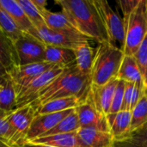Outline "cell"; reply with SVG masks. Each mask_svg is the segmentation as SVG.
<instances>
[{
  "mask_svg": "<svg viewBox=\"0 0 147 147\" xmlns=\"http://www.w3.org/2000/svg\"><path fill=\"white\" fill-rule=\"evenodd\" d=\"M140 0H120L117 1V3L119 4L122 14L123 18L127 17L130 13L136 8V6L139 4Z\"/></svg>",
  "mask_w": 147,
  "mask_h": 147,
  "instance_id": "cell-34",
  "label": "cell"
},
{
  "mask_svg": "<svg viewBox=\"0 0 147 147\" xmlns=\"http://www.w3.org/2000/svg\"><path fill=\"white\" fill-rule=\"evenodd\" d=\"M5 74H3L1 71H0V84H1V82H2V80H3V76H4Z\"/></svg>",
  "mask_w": 147,
  "mask_h": 147,
  "instance_id": "cell-38",
  "label": "cell"
},
{
  "mask_svg": "<svg viewBox=\"0 0 147 147\" xmlns=\"http://www.w3.org/2000/svg\"><path fill=\"white\" fill-rule=\"evenodd\" d=\"M65 67L55 65L50 70L45 71L44 73L35 78L29 84H28L17 94L16 109L34 102L36 99L37 96L39 95V93L42 90H44L50 83H52L57 77H59L62 73Z\"/></svg>",
  "mask_w": 147,
  "mask_h": 147,
  "instance_id": "cell-8",
  "label": "cell"
},
{
  "mask_svg": "<svg viewBox=\"0 0 147 147\" xmlns=\"http://www.w3.org/2000/svg\"><path fill=\"white\" fill-rule=\"evenodd\" d=\"M72 50L75 55V64L78 70L84 74L90 75L96 51L90 46L89 40L78 44Z\"/></svg>",
  "mask_w": 147,
  "mask_h": 147,
  "instance_id": "cell-17",
  "label": "cell"
},
{
  "mask_svg": "<svg viewBox=\"0 0 147 147\" xmlns=\"http://www.w3.org/2000/svg\"><path fill=\"white\" fill-rule=\"evenodd\" d=\"M55 3L81 34L98 44L109 41L94 0H57Z\"/></svg>",
  "mask_w": 147,
  "mask_h": 147,
  "instance_id": "cell-1",
  "label": "cell"
},
{
  "mask_svg": "<svg viewBox=\"0 0 147 147\" xmlns=\"http://www.w3.org/2000/svg\"><path fill=\"white\" fill-rule=\"evenodd\" d=\"M74 109H68V110L59 112V113H52V114L36 115L28 133V135L26 138L27 142H31L32 140L43 136L46 133L49 132L53 127H55L65 117H66Z\"/></svg>",
  "mask_w": 147,
  "mask_h": 147,
  "instance_id": "cell-12",
  "label": "cell"
},
{
  "mask_svg": "<svg viewBox=\"0 0 147 147\" xmlns=\"http://www.w3.org/2000/svg\"><path fill=\"white\" fill-rule=\"evenodd\" d=\"M147 88V34L134 55Z\"/></svg>",
  "mask_w": 147,
  "mask_h": 147,
  "instance_id": "cell-32",
  "label": "cell"
},
{
  "mask_svg": "<svg viewBox=\"0 0 147 147\" xmlns=\"http://www.w3.org/2000/svg\"><path fill=\"white\" fill-rule=\"evenodd\" d=\"M0 147H12V146H9V145H7L6 143H3V142L0 141Z\"/></svg>",
  "mask_w": 147,
  "mask_h": 147,
  "instance_id": "cell-37",
  "label": "cell"
},
{
  "mask_svg": "<svg viewBox=\"0 0 147 147\" xmlns=\"http://www.w3.org/2000/svg\"><path fill=\"white\" fill-rule=\"evenodd\" d=\"M17 92L10 75L7 72L0 84V109L9 113L16 109Z\"/></svg>",
  "mask_w": 147,
  "mask_h": 147,
  "instance_id": "cell-18",
  "label": "cell"
},
{
  "mask_svg": "<svg viewBox=\"0 0 147 147\" xmlns=\"http://www.w3.org/2000/svg\"><path fill=\"white\" fill-rule=\"evenodd\" d=\"M31 143L54 147H79L78 132L40 137L32 140Z\"/></svg>",
  "mask_w": 147,
  "mask_h": 147,
  "instance_id": "cell-22",
  "label": "cell"
},
{
  "mask_svg": "<svg viewBox=\"0 0 147 147\" xmlns=\"http://www.w3.org/2000/svg\"><path fill=\"white\" fill-rule=\"evenodd\" d=\"M124 56L123 50L117 45L109 41L99 44L90 71L92 85H104L117 78Z\"/></svg>",
  "mask_w": 147,
  "mask_h": 147,
  "instance_id": "cell-3",
  "label": "cell"
},
{
  "mask_svg": "<svg viewBox=\"0 0 147 147\" xmlns=\"http://www.w3.org/2000/svg\"><path fill=\"white\" fill-rule=\"evenodd\" d=\"M91 84L90 75L82 73L74 63L65 67L62 73L42 90L32 102L38 109L40 105L59 98L75 96L84 102Z\"/></svg>",
  "mask_w": 147,
  "mask_h": 147,
  "instance_id": "cell-2",
  "label": "cell"
},
{
  "mask_svg": "<svg viewBox=\"0 0 147 147\" xmlns=\"http://www.w3.org/2000/svg\"><path fill=\"white\" fill-rule=\"evenodd\" d=\"M80 129L79 121L75 109L70 113L66 117H65L55 127H53L49 132L46 133L43 136H49V135H55V134H70L78 132Z\"/></svg>",
  "mask_w": 147,
  "mask_h": 147,
  "instance_id": "cell-27",
  "label": "cell"
},
{
  "mask_svg": "<svg viewBox=\"0 0 147 147\" xmlns=\"http://www.w3.org/2000/svg\"><path fill=\"white\" fill-rule=\"evenodd\" d=\"M146 89H147V88H146Z\"/></svg>",
  "mask_w": 147,
  "mask_h": 147,
  "instance_id": "cell-39",
  "label": "cell"
},
{
  "mask_svg": "<svg viewBox=\"0 0 147 147\" xmlns=\"http://www.w3.org/2000/svg\"><path fill=\"white\" fill-rule=\"evenodd\" d=\"M37 108L33 102L15 109L7 115V121L11 129V140L9 146L22 147L27 143V135L31 124L36 116Z\"/></svg>",
  "mask_w": 147,
  "mask_h": 147,
  "instance_id": "cell-5",
  "label": "cell"
},
{
  "mask_svg": "<svg viewBox=\"0 0 147 147\" xmlns=\"http://www.w3.org/2000/svg\"><path fill=\"white\" fill-rule=\"evenodd\" d=\"M16 65H25L29 64L45 62L46 45L32 34H22L12 42Z\"/></svg>",
  "mask_w": 147,
  "mask_h": 147,
  "instance_id": "cell-6",
  "label": "cell"
},
{
  "mask_svg": "<svg viewBox=\"0 0 147 147\" xmlns=\"http://www.w3.org/2000/svg\"><path fill=\"white\" fill-rule=\"evenodd\" d=\"M7 115L8 113L0 109V141L9 145L11 140L12 133L9 122L6 119Z\"/></svg>",
  "mask_w": 147,
  "mask_h": 147,
  "instance_id": "cell-33",
  "label": "cell"
},
{
  "mask_svg": "<svg viewBox=\"0 0 147 147\" xmlns=\"http://www.w3.org/2000/svg\"><path fill=\"white\" fill-rule=\"evenodd\" d=\"M17 2L22 8L30 22L36 29L46 25L40 12L34 5L31 0H17Z\"/></svg>",
  "mask_w": 147,
  "mask_h": 147,
  "instance_id": "cell-31",
  "label": "cell"
},
{
  "mask_svg": "<svg viewBox=\"0 0 147 147\" xmlns=\"http://www.w3.org/2000/svg\"><path fill=\"white\" fill-rule=\"evenodd\" d=\"M112 147H147V123L131 132L120 141H115Z\"/></svg>",
  "mask_w": 147,
  "mask_h": 147,
  "instance_id": "cell-26",
  "label": "cell"
},
{
  "mask_svg": "<svg viewBox=\"0 0 147 147\" xmlns=\"http://www.w3.org/2000/svg\"><path fill=\"white\" fill-rule=\"evenodd\" d=\"M46 26L53 30L77 31L69 21L68 17L61 12H53L46 9L40 12Z\"/></svg>",
  "mask_w": 147,
  "mask_h": 147,
  "instance_id": "cell-23",
  "label": "cell"
},
{
  "mask_svg": "<svg viewBox=\"0 0 147 147\" xmlns=\"http://www.w3.org/2000/svg\"><path fill=\"white\" fill-rule=\"evenodd\" d=\"M146 89V87L145 86L136 85L133 83H126L121 110L132 112L143 96Z\"/></svg>",
  "mask_w": 147,
  "mask_h": 147,
  "instance_id": "cell-25",
  "label": "cell"
},
{
  "mask_svg": "<svg viewBox=\"0 0 147 147\" xmlns=\"http://www.w3.org/2000/svg\"><path fill=\"white\" fill-rule=\"evenodd\" d=\"M125 22V55L134 56L147 34V0H140L136 8L123 18Z\"/></svg>",
  "mask_w": 147,
  "mask_h": 147,
  "instance_id": "cell-4",
  "label": "cell"
},
{
  "mask_svg": "<svg viewBox=\"0 0 147 147\" xmlns=\"http://www.w3.org/2000/svg\"><path fill=\"white\" fill-rule=\"evenodd\" d=\"M147 123V89L132 111L131 132L141 127Z\"/></svg>",
  "mask_w": 147,
  "mask_h": 147,
  "instance_id": "cell-28",
  "label": "cell"
},
{
  "mask_svg": "<svg viewBox=\"0 0 147 147\" xmlns=\"http://www.w3.org/2000/svg\"><path fill=\"white\" fill-rule=\"evenodd\" d=\"M0 28L11 42H14L22 34V32L18 28L13 19L1 6H0Z\"/></svg>",
  "mask_w": 147,
  "mask_h": 147,
  "instance_id": "cell-29",
  "label": "cell"
},
{
  "mask_svg": "<svg viewBox=\"0 0 147 147\" xmlns=\"http://www.w3.org/2000/svg\"><path fill=\"white\" fill-rule=\"evenodd\" d=\"M125 84H126V82L118 79L116 88H115V91L114 97H113V101H112V104H111V107L109 109V113L106 116L109 126L112 123L115 116L120 111H121L122 103H123L124 90H125Z\"/></svg>",
  "mask_w": 147,
  "mask_h": 147,
  "instance_id": "cell-30",
  "label": "cell"
},
{
  "mask_svg": "<svg viewBox=\"0 0 147 147\" xmlns=\"http://www.w3.org/2000/svg\"><path fill=\"white\" fill-rule=\"evenodd\" d=\"M22 147H54L51 146H47V145H40V144H34L31 142H27Z\"/></svg>",
  "mask_w": 147,
  "mask_h": 147,
  "instance_id": "cell-36",
  "label": "cell"
},
{
  "mask_svg": "<svg viewBox=\"0 0 147 147\" xmlns=\"http://www.w3.org/2000/svg\"><path fill=\"white\" fill-rule=\"evenodd\" d=\"M44 61L54 65L66 67L75 63V55L73 50L70 48L46 46Z\"/></svg>",
  "mask_w": 147,
  "mask_h": 147,
  "instance_id": "cell-19",
  "label": "cell"
},
{
  "mask_svg": "<svg viewBox=\"0 0 147 147\" xmlns=\"http://www.w3.org/2000/svg\"><path fill=\"white\" fill-rule=\"evenodd\" d=\"M75 111L79 121L80 128H94L109 133L107 117L97 111L88 96L84 102H81L75 109Z\"/></svg>",
  "mask_w": 147,
  "mask_h": 147,
  "instance_id": "cell-10",
  "label": "cell"
},
{
  "mask_svg": "<svg viewBox=\"0 0 147 147\" xmlns=\"http://www.w3.org/2000/svg\"><path fill=\"white\" fill-rule=\"evenodd\" d=\"M14 65L16 59L12 42L0 28V71L6 74Z\"/></svg>",
  "mask_w": 147,
  "mask_h": 147,
  "instance_id": "cell-24",
  "label": "cell"
},
{
  "mask_svg": "<svg viewBox=\"0 0 147 147\" xmlns=\"http://www.w3.org/2000/svg\"><path fill=\"white\" fill-rule=\"evenodd\" d=\"M0 6L9 15L22 33L29 34L35 37L36 28L30 22L17 0H0Z\"/></svg>",
  "mask_w": 147,
  "mask_h": 147,
  "instance_id": "cell-15",
  "label": "cell"
},
{
  "mask_svg": "<svg viewBox=\"0 0 147 147\" xmlns=\"http://www.w3.org/2000/svg\"><path fill=\"white\" fill-rule=\"evenodd\" d=\"M78 139L79 147H112L114 144L110 133L94 128H80Z\"/></svg>",
  "mask_w": 147,
  "mask_h": 147,
  "instance_id": "cell-14",
  "label": "cell"
},
{
  "mask_svg": "<svg viewBox=\"0 0 147 147\" xmlns=\"http://www.w3.org/2000/svg\"><path fill=\"white\" fill-rule=\"evenodd\" d=\"M35 37L41 40L46 46H54L73 49L78 44L90 40L78 31L53 30L46 25L36 29Z\"/></svg>",
  "mask_w": 147,
  "mask_h": 147,
  "instance_id": "cell-9",
  "label": "cell"
},
{
  "mask_svg": "<svg viewBox=\"0 0 147 147\" xmlns=\"http://www.w3.org/2000/svg\"><path fill=\"white\" fill-rule=\"evenodd\" d=\"M81 102H83L75 96L54 99L40 105L36 110V115L59 113L68 109H76Z\"/></svg>",
  "mask_w": 147,
  "mask_h": 147,
  "instance_id": "cell-21",
  "label": "cell"
},
{
  "mask_svg": "<svg viewBox=\"0 0 147 147\" xmlns=\"http://www.w3.org/2000/svg\"><path fill=\"white\" fill-rule=\"evenodd\" d=\"M117 79L122 80L126 83H133L136 85L146 87L134 56H124L117 75Z\"/></svg>",
  "mask_w": 147,
  "mask_h": 147,
  "instance_id": "cell-16",
  "label": "cell"
},
{
  "mask_svg": "<svg viewBox=\"0 0 147 147\" xmlns=\"http://www.w3.org/2000/svg\"><path fill=\"white\" fill-rule=\"evenodd\" d=\"M53 66L55 65L47 62H40L25 65H16L7 72L10 75L18 94L20 90H22L32 80L45 71L50 70Z\"/></svg>",
  "mask_w": 147,
  "mask_h": 147,
  "instance_id": "cell-11",
  "label": "cell"
},
{
  "mask_svg": "<svg viewBox=\"0 0 147 147\" xmlns=\"http://www.w3.org/2000/svg\"><path fill=\"white\" fill-rule=\"evenodd\" d=\"M31 1L40 12H41L47 9L46 6L47 4V2L46 0H31Z\"/></svg>",
  "mask_w": 147,
  "mask_h": 147,
  "instance_id": "cell-35",
  "label": "cell"
},
{
  "mask_svg": "<svg viewBox=\"0 0 147 147\" xmlns=\"http://www.w3.org/2000/svg\"><path fill=\"white\" fill-rule=\"evenodd\" d=\"M117 82L118 79L115 78L104 85L96 86L91 84L88 98L97 111L105 116L109 113Z\"/></svg>",
  "mask_w": 147,
  "mask_h": 147,
  "instance_id": "cell-13",
  "label": "cell"
},
{
  "mask_svg": "<svg viewBox=\"0 0 147 147\" xmlns=\"http://www.w3.org/2000/svg\"><path fill=\"white\" fill-rule=\"evenodd\" d=\"M132 112L120 111L109 126V133L115 141H120L127 137L131 133Z\"/></svg>",
  "mask_w": 147,
  "mask_h": 147,
  "instance_id": "cell-20",
  "label": "cell"
},
{
  "mask_svg": "<svg viewBox=\"0 0 147 147\" xmlns=\"http://www.w3.org/2000/svg\"><path fill=\"white\" fill-rule=\"evenodd\" d=\"M94 3L102 18L109 41L115 45L120 42L122 48L126 35L123 17L113 9L108 1L94 0Z\"/></svg>",
  "mask_w": 147,
  "mask_h": 147,
  "instance_id": "cell-7",
  "label": "cell"
}]
</instances>
